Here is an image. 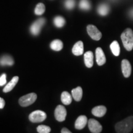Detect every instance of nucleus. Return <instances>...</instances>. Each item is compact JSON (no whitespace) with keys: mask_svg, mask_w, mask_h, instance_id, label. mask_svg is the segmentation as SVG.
Instances as JSON below:
<instances>
[{"mask_svg":"<svg viewBox=\"0 0 133 133\" xmlns=\"http://www.w3.org/2000/svg\"><path fill=\"white\" fill-rule=\"evenodd\" d=\"M133 129V116L124 119L115 125L116 132L118 133H129Z\"/></svg>","mask_w":133,"mask_h":133,"instance_id":"nucleus-1","label":"nucleus"},{"mask_svg":"<svg viewBox=\"0 0 133 133\" xmlns=\"http://www.w3.org/2000/svg\"><path fill=\"white\" fill-rule=\"evenodd\" d=\"M121 39L125 49L128 51L133 49V31L129 28L125 29L121 33Z\"/></svg>","mask_w":133,"mask_h":133,"instance_id":"nucleus-2","label":"nucleus"},{"mask_svg":"<svg viewBox=\"0 0 133 133\" xmlns=\"http://www.w3.org/2000/svg\"><path fill=\"white\" fill-rule=\"evenodd\" d=\"M37 98L35 93H30L21 97L19 100V103L22 107H28L33 104Z\"/></svg>","mask_w":133,"mask_h":133,"instance_id":"nucleus-3","label":"nucleus"},{"mask_svg":"<svg viewBox=\"0 0 133 133\" xmlns=\"http://www.w3.org/2000/svg\"><path fill=\"white\" fill-rule=\"evenodd\" d=\"M46 114L41 110H36L31 113L29 115V119L31 122L39 123L45 120L46 118Z\"/></svg>","mask_w":133,"mask_h":133,"instance_id":"nucleus-4","label":"nucleus"},{"mask_svg":"<svg viewBox=\"0 0 133 133\" xmlns=\"http://www.w3.org/2000/svg\"><path fill=\"white\" fill-rule=\"evenodd\" d=\"M45 19L44 18H40L30 26V31L31 34L36 36L40 33L42 26L45 24Z\"/></svg>","mask_w":133,"mask_h":133,"instance_id":"nucleus-5","label":"nucleus"},{"mask_svg":"<svg viewBox=\"0 0 133 133\" xmlns=\"http://www.w3.org/2000/svg\"><path fill=\"white\" fill-rule=\"evenodd\" d=\"M87 31L88 35L94 40L99 41L102 38V33L96 26L93 25H89L87 26Z\"/></svg>","mask_w":133,"mask_h":133,"instance_id":"nucleus-6","label":"nucleus"},{"mask_svg":"<svg viewBox=\"0 0 133 133\" xmlns=\"http://www.w3.org/2000/svg\"><path fill=\"white\" fill-rule=\"evenodd\" d=\"M54 116L58 121H60V122L64 121L65 119L66 116V110L65 108L61 105L57 106L55 110Z\"/></svg>","mask_w":133,"mask_h":133,"instance_id":"nucleus-7","label":"nucleus"},{"mask_svg":"<svg viewBox=\"0 0 133 133\" xmlns=\"http://www.w3.org/2000/svg\"><path fill=\"white\" fill-rule=\"evenodd\" d=\"M88 127L89 130L92 133H99L102 130V126L97 120L90 119L88 121Z\"/></svg>","mask_w":133,"mask_h":133,"instance_id":"nucleus-8","label":"nucleus"},{"mask_svg":"<svg viewBox=\"0 0 133 133\" xmlns=\"http://www.w3.org/2000/svg\"><path fill=\"white\" fill-rule=\"evenodd\" d=\"M121 70H122L123 74L125 78H128L131 74V64L128 60L124 59L121 61Z\"/></svg>","mask_w":133,"mask_h":133,"instance_id":"nucleus-9","label":"nucleus"},{"mask_svg":"<svg viewBox=\"0 0 133 133\" xmlns=\"http://www.w3.org/2000/svg\"><path fill=\"white\" fill-rule=\"evenodd\" d=\"M96 62L98 65H103L106 62V58L104 51L101 48H97L96 50Z\"/></svg>","mask_w":133,"mask_h":133,"instance_id":"nucleus-10","label":"nucleus"},{"mask_svg":"<svg viewBox=\"0 0 133 133\" xmlns=\"http://www.w3.org/2000/svg\"><path fill=\"white\" fill-rule=\"evenodd\" d=\"M88 122L87 117L85 115H81L76 119L75 124V127L76 129L80 130L85 127Z\"/></svg>","mask_w":133,"mask_h":133,"instance_id":"nucleus-11","label":"nucleus"},{"mask_svg":"<svg viewBox=\"0 0 133 133\" xmlns=\"http://www.w3.org/2000/svg\"><path fill=\"white\" fill-rule=\"evenodd\" d=\"M106 112H107V108L104 105L96 106L92 110V115L97 117H102L105 115Z\"/></svg>","mask_w":133,"mask_h":133,"instance_id":"nucleus-12","label":"nucleus"},{"mask_svg":"<svg viewBox=\"0 0 133 133\" xmlns=\"http://www.w3.org/2000/svg\"><path fill=\"white\" fill-rule=\"evenodd\" d=\"M84 52V46L83 43L81 41L76 42L72 48V52L76 56H81Z\"/></svg>","mask_w":133,"mask_h":133,"instance_id":"nucleus-13","label":"nucleus"},{"mask_svg":"<svg viewBox=\"0 0 133 133\" xmlns=\"http://www.w3.org/2000/svg\"><path fill=\"white\" fill-rule=\"evenodd\" d=\"M84 64L88 68H91L94 64V56L91 51H88L84 55Z\"/></svg>","mask_w":133,"mask_h":133,"instance_id":"nucleus-14","label":"nucleus"},{"mask_svg":"<svg viewBox=\"0 0 133 133\" xmlns=\"http://www.w3.org/2000/svg\"><path fill=\"white\" fill-rule=\"evenodd\" d=\"M19 77L18 76H14L12 78V79L9 81V83H8V84L5 86L4 89H3V92H10L11 90H12L15 87V86L16 85L17 83H18L19 81Z\"/></svg>","mask_w":133,"mask_h":133,"instance_id":"nucleus-15","label":"nucleus"},{"mask_svg":"<svg viewBox=\"0 0 133 133\" xmlns=\"http://www.w3.org/2000/svg\"><path fill=\"white\" fill-rule=\"evenodd\" d=\"M71 94H72V96L74 99L77 102L80 101L81 99H82L83 96V89L81 87H78L75 88V89H72L71 91Z\"/></svg>","mask_w":133,"mask_h":133,"instance_id":"nucleus-16","label":"nucleus"},{"mask_svg":"<svg viewBox=\"0 0 133 133\" xmlns=\"http://www.w3.org/2000/svg\"><path fill=\"white\" fill-rule=\"evenodd\" d=\"M110 11L109 6L105 3H102L97 8V12L98 14L102 16H105L109 14Z\"/></svg>","mask_w":133,"mask_h":133,"instance_id":"nucleus-17","label":"nucleus"},{"mask_svg":"<svg viewBox=\"0 0 133 133\" xmlns=\"http://www.w3.org/2000/svg\"><path fill=\"white\" fill-rule=\"evenodd\" d=\"M14 64V60L11 56H4L0 59V65L2 66H11Z\"/></svg>","mask_w":133,"mask_h":133,"instance_id":"nucleus-18","label":"nucleus"},{"mask_svg":"<svg viewBox=\"0 0 133 133\" xmlns=\"http://www.w3.org/2000/svg\"><path fill=\"white\" fill-rule=\"evenodd\" d=\"M50 47L55 51H60L63 48V43L59 39H56L51 42Z\"/></svg>","mask_w":133,"mask_h":133,"instance_id":"nucleus-19","label":"nucleus"},{"mask_svg":"<svg viewBox=\"0 0 133 133\" xmlns=\"http://www.w3.org/2000/svg\"><path fill=\"white\" fill-rule=\"evenodd\" d=\"M111 51L113 53V54L115 56H118L119 55V53H120V47H119V45L118 43L116 41H114L111 43L110 46Z\"/></svg>","mask_w":133,"mask_h":133,"instance_id":"nucleus-20","label":"nucleus"},{"mask_svg":"<svg viewBox=\"0 0 133 133\" xmlns=\"http://www.w3.org/2000/svg\"><path fill=\"white\" fill-rule=\"evenodd\" d=\"M61 101L64 105H69L72 101V98L69 92L64 91L61 94Z\"/></svg>","mask_w":133,"mask_h":133,"instance_id":"nucleus-21","label":"nucleus"},{"mask_svg":"<svg viewBox=\"0 0 133 133\" xmlns=\"http://www.w3.org/2000/svg\"><path fill=\"white\" fill-rule=\"evenodd\" d=\"M65 21L64 18L61 16H57L54 19V24L55 26L58 28H61L65 25Z\"/></svg>","mask_w":133,"mask_h":133,"instance_id":"nucleus-22","label":"nucleus"},{"mask_svg":"<svg viewBox=\"0 0 133 133\" xmlns=\"http://www.w3.org/2000/svg\"><path fill=\"white\" fill-rule=\"evenodd\" d=\"M79 7L84 11H88L91 9V5L89 0H81L79 4Z\"/></svg>","mask_w":133,"mask_h":133,"instance_id":"nucleus-23","label":"nucleus"},{"mask_svg":"<svg viewBox=\"0 0 133 133\" xmlns=\"http://www.w3.org/2000/svg\"><path fill=\"white\" fill-rule=\"evenodd\" d=\"M45 11V6L43 3H39L36 5L35 9V13L36 15L38 16H41L43 14H44Z\"/></svg>","mask_w":133,"mask_h":133,"instance_id":"nucleus-24","label":"nucleus"},{"mask_svg":"<svg viewBox=\"0 0 133 133\" xmlns=\"http://www.w3.org/2000/svg\"><path fill=\"white\" fill-rule=\"evenodd\" d=\"M37 131L39 133H49L51 131V128L46 125H39L37 127Z\"/></svg>","mask_w":133,"mask_h":133,"instance_id":"nucleus-25","label":"nucleus"},{"mask_svg":"<svg viewBox=\"0 0 133 133\" xmlns=\"http://www.w3.org/2000/svg\"><path fill=\"white\" fill-rule=\"evenodd\" d=\"M64 4L66 9L71 10L74 9L75 6V0H65Z\"/></svg>","mask_w":133,"mask_h":133,"instance_id":"nucleus-26","label":"nucleus"},{"mask_svg":"<svg viewBox=\"0 0 133 133\" xmlns=\"http://www.w3.org/2000/svg\"><path fill=\"white\" fill-rule=\"evenodd\" d=\"M6 83V74H3L0 76V86L4 85Z\"/></svg>","mask_w":133,"mask_h":133,"instance_id":"nucleus-27","label":"nucleus"},{"mask_svg":"<svg viewBox=\"0 0 133 133\" xmlns=\"http://www.w3.org/2000/svg\"><path fill=\"white\" fill-rule=\"evenodd\" d=\"M5 105L4 100L0 97V109H3Z\"/></svg>","mask_w":133,"mask_h":133,"instance_id":"nucleus-28","label":"nucleus"},{"mask_svg":"<svg viewBox=\"0 0 133 133\" xmlns=\"http://www.w3.org/2000/svg\"><path fill=\"white\" fill-rule=\"evenodd\" d=\"M61 132H62V133H71V131H69L68 129L65 128H63L62 129V131H61Z\"/></svg>","mask_w":133,"mask_h":133,"instance_id":"nucleus-29","label":"nucleus"},{"mask_svg":"<svg viewBox=\"0 0 133 133\" xmlns=\"http://www.w3.org/2000/svg\"><path fill=\"white\" fill-rule=\"evenodd\" d=\"M129 15H130L131 17L133 18V9H132L130 11V12H129Z\"/></svg>","mask_w":133,"mask_h":133,"instance_id":"nucleus-30","label":"nucleus"}]
</instances>
